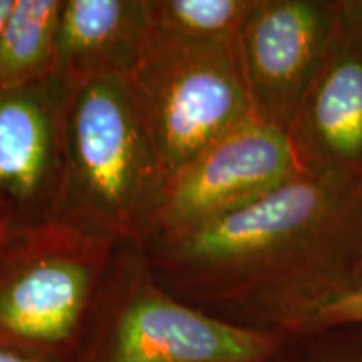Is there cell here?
<instances>
[{
  "label": "cell",
  "instance_id": "6da1fadb",
  "mask_svg": "<svg viewBox=\"0 0 362 362\" xmlns=\"http://www.w3.org/2000/svg\"><path fill=\"white\" fill-rule=\"evenodd\" d=\"M155 274L194 296L300 330L362 282V181L302 171L250 205L144 245Z\"/></svg>",
  "mask_w": 362,
  "mask_h": 362
},
{
  "label": "cell",
  "instance_id": "7a4b0ae2",
  "mask_svg": "<svg viewBox=\"0 0 362 362\" xmlns=\"http://www.w3.org/2000/svg\"><path fill=\"white\" fill-rule=\"evenodd\" d=\"M170 175L129 76L72 84L54 220L119 243L155 237Z\"/></svg>",
  "mask_w": 362,
  "mask_h": 362
},
{
  "label": "cell",
  "instance_id": "3957f363",
  "mask_svg": "<svg viewBox=\"0 0 362 362\" xmlns=\"http://www.w3.org/2000/svg\"><path fill=\"white\" fill-rule=\"evenodd\" d=\"M119 245L59 220L12 226L0 242V346L56 362L79 337Z\"/></svg>",
  "mask_w": 362,
  "mask_h": 362
},
{
  "label": "cell",
  "instance_id": "277c9868",
  "mask_svg": "<svg viewBox=\"0 0 362 362\" xmlns=\"http://www.w3.org/2000/svg\"><path fill=\"white\" fill-rule=\"evenodd\" d=\"M107 287L115 307L94 362H267L280 337L216 319L161 288L138 243H121Z\"/></svg>",
  "mask_w": 362,
  "mask_h": 362
},
{
  "label": "cell",
  "instance_id": "5b68a950",
  "mask_svg": "<svg viewBox=\"0 0 362 362\" xmlns=\"http://www.w3.org/2000/svg\"><path fill=\"white\" fill-rule=\"evenodd\" d=\"M129 78L170 180L220 136L253 117L237 40L151 34Z\"/></svg>",
  "mask_w": 362,
  "mask_h": 362
},
{
  "label": "cell",
  "instance_id": "8992f818",
  "mask_svg": "<svg viewBox=\"0 0 362 362\" xmlns=\"http://www.w3.org/2000/svg\"><path fill=\"white\" fill-rule=\"evenodd\" d=\"M300 173L287 133L250 117L220 136L170 180L153 238L232 214Z\"/></svg>",
  "mask_w": 362,
  "mask_h": 362
},
{
  "label": "cell",
  "instance_id": "52a82bcc",
  "mask_svg": "<svg viewBox=\"0 0 362 362\" xmlns=\"http://www.w3.org/2000/svg\"><path fill=\"white\" fill-rule=\"evenodd\" d=\"M339 0H257L237 37L255 119L284 133L322 66Z\"/></svg>",
  "mask_w": 362,
  "mask_h": 362
},
{
  "label": "cell",
  "instance_id": "ba28073f",
  "mask_svg": "<svg viewBox=\"0 0 362 362\" xmlns=\"http://www.w3.org/2000/svg\"><path fill=\"white\" fill-rule=\"evenodd\" d=\"M71 90L57 74L0 89V208L13 226L56 215Z\"/></svg>",
  "mask_w": 362,
  "mask_h": 362
},
{
  "label": "cell",
  "instance_id": "9c48e42d",
  "mask_svg": "<svg viewBox=\"0 0 362 362\" xmlns=\"http://www.w3.org/2000/svg\"><path fill=\"white\" fill-rule=\"evenodd\" d=\"M339 6L322 66L287 136L302 171L362 181V19L349 0Z\"/></svg>",
  "mask_w": 362,
  "mask_h": 362
},
{
  "label": "cell",
  "instance_id": "30bf717a",
  "mask_svg": "<svg viewBox=\"0 0 362 362\" xmlns=\"http://www.w3.org/2000/svg\"><path fill=\"white\" fill-rule=\"evenodd\" d=\"M149 39V0H62L56 74L71 84L131 76Z\"/></svg>",
  "mask_w": 362,
  "mask_h": 362
},
{
  "label": "cell",
  "instance_id": "8fae6325",
  "mask_svg": "<svg viewBox=\"0 0 362 362\" xmlns=\"http://www.w3.org/2000/svg\"><path fill=\"white\" fill-rule=\"evenodd\" d=\"M62 0H16L0 34V89L56 76L57 21Z\"/></svg>",
  "mask_w": 362,
  "mask_h": 362
},
{
  "label": "cell",
  "instance_id": "7c38bea8",
  "mask_svg": "<svg viewBox=\"0 0 362 362\" xmlns=\"http://www.w3.org/2000/svg\"><path fill=\"white\" fill-rule=\"evenodd\" d=\"M257 0H149L151 34L235 42Z\"/></svg>",
  "mask_w": 362,
  "mask_h": 362
},
{
  "label": "cell",
  "instance_id": "4fadbf2b",
  "mask_svg": "<svg viewBox=\"0 0 362 362\" xmlns=\"http://www.w3.org/2000/svg\"><path fill=\"white\" fill-rule=\"evenodd\" d=\"M352 324H362V282L320 305L300 330H324Z\"/></svg>",
  "mask_w": 362,
  "mask_h": 362
},
{
  "label": "cell",
  "instance_id": "5bb4252c",
  "mask_svg": "<svg viewBox=\"0 0 362 362\" xmlns=\"http://www.w3.org/2000/svg\"><path fill=\"white\" fill-rule=\"evenodd\" d=\"M0 362H49V361L40 359L37 356L27 354V352L0 346Z\"/></svg>",
  "mask_w": 362,
  "mask_h": 362
},
{
  "label": "cell",
  "instance_id": "9a60e30c",
  "mask_svg": "<svg viewBox=\"0 0 362 362\" xmlns=\"http://www.w3.org/2000/svg\"><path fill=\"white\" fill-rule=\"evenodd\" d=\"M13 2H16V0H0V34H2V29L4 25H6L7 17L11 16Z\"/></svg>",
  "mask_w": 362,
  "mask_h": 362
},
{
  "label": "cell",
  "instance_id": "2e32d148",
  "mask_svg": "<svg viewBox=\"0 0 362 362\" xmlns=\"http://www.w3.org/2000/svg\"><path fill=\"white\" fill-rule=\"evenodd\" d=\"M12 226V220L8 218V215L0 208V242H2L4 237H6L8 232H11Z\"/></svg>",
  "mask_w": 362,
  "mask_h": 362
},
{
  "label": "cell",
  "instance_id": "e0dca14e",
  "mask_svg": "<svg viewBox=\"0 0 362 362\" xmlns=\"http://www.w3.org/2000/svg\"><path fill=\"white\" fill-rule=\"evenodd\" d=\"M349 4H351V7L356 11L357 16L362 19V0H349Z\"/></svg>",
  "mask_w": 362,
  "mask_h": 362
}]
</instances>
